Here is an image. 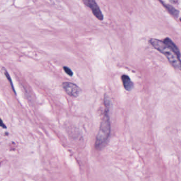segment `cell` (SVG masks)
<instances>
[{"mask_svg":"<svg viewBox=\"0 0 181 181\" xmlns=\"http://www.w3.org/2000/svg\"><path fill=\"white\" fill-rule=\"evenodd\" d=\"M105 104L106 109L95 141V147L98 150L102 149L106 145L111 132L110 121L109 116V102L108 100H105Z\"/></svg>","mask_w":181,"mask_h":181,"instance_id":"obj_1","label":"cell"},{"mask_svg":"<svg viewBox=\"0 0 181 181\" xmlns=\"http://www.w3.org/2000/svg\"><path fill=\"white\" fill-rule=\"evenodd\" d=\"M149 42L154 48L165 56L173 66L176 68L181 69V60L180 58L169 46L164 43V41L153 38L150 39Z\"/></svg>","mask_w":181,"mask_h":181,"instance_id":"obj_2","label":"cell"},{"mask_svg":"<svg viewBox=\"0 0 181 181\" xmlns=\"http://www.w3.org/2000/svg\"><path fill=\"white\" fill-rule=\"evenodd\" d=\"M84 4L89 8L94 15L100 21H102L104 18L99 6L95 0H82Z\"/></svg>","mask_w":181,"mask_h":181,"instance_id":"obj_3","label":"cell"},{"mask_svg":"<svg viewBox=\"0 0 181 181\" xmlns=\"http://www.w3.org/2000/svg\"><path fill=\"white\" fill-rule=\"evenodd\" d=\"M62 87L66 93L72 97H77L81 93V88L77 85L70 82H64L62 83Z\"/></svg>","mask_w":181,"mask_h":181,"instance_id":"obj_4","label":"cell"},{"mask_svg":"<svg viewBox=\"0 0 181 181\" xmlns=\"http://www.w3.org/2000/svg\"><path fill=\"white\" fill-rule=\"evenodd\" d=\"M123 86L128 91H130L133 87V84L130 80V77L127 75H123L121 77Z\"/></svg>","mask_w":181,"mask_h":181,"instance_id":"obj_5","label":"cell"},{"mask_svg":"<svg viewBox=\"0 0 181 181\" xmlns=\"http://www.w3.org/2000/svg\"><path fill=\"white\" fill-rule=\"evenodd\" d=\"M164 42L165 43L166 45H167L169 47L172 49V50L175 52V54L178 56L180 58L181 57V53L180 51L179 50V49L178 48V47H177L176 46V45L174 43V42L172 41L170 39H169V38H166L164 40Z\"/></svg>","mask_w":181,"mask_h":181,"instance_id":"obj_6","label":"cell"},{"mask_svg":"<svg viewBox=\"0 0 181 181\" xmlns=\"http://www.w3.org/2000/svg\"><path fill=\"white\" fill-rule=\"evenodd\" d=\"M165 6L167 10L169 11L171 14L175 16V17H177L179 16V11L173 7L172 6L170 5H165Z\"/></svg>","mask_w":181,"mask_h":181,"instance_id":"obj_7","label":"cell"},{"mask_svg":"<svg viewBox=\"0 0 181 181\" xmlns=\"http://www.w3.org/2000/svg\"><path fill=\"white\" fill-rule=\"evenodd\" d=\"M4 70H5V69H4ZM5 76H6V77H7L8 80L9 81V82H10V84H11V87H12V88L13 91V92H14V93H15V94H16L15 91V90H14V87H13V83H12V80H11V77H10V75H9V73H8V72L6 71L5 70Z\"/></svg>","mask_w":181,"mask_h":181,"instance_id":"obj_8","label":"cell"},{"mask_svg":"<svg viewBox=\"0 0 181 181\" xmlns=\"http://www.w3.org/2000/svg\"><path fill=\"white\" fill-rule=\"evenodd\" d=\"M64 70L65 73H66L68 75L70 76H72L73 75V72H72V71L69 67H66V66L64 67Z\"/></svg>","mask_w":181,"mask_h":181,"instance_id":"obj_9","label":"cell"},{"mask_svg":"<svg viewBox=\"0 0 181 181\" xmlns=\"http://www.w3.org/2000/svg\"><path fill=\"white\" fill-rule=\"evenodd\" d=\"M0 127H1L3 128H6V127L5 126V125L4 124V123L3 122L2 120L1 119H0Z\"/></svg>","mask_w":181,"mask_h":181,"instance_id":"obj_10","label":"cell"}]
</instances>
